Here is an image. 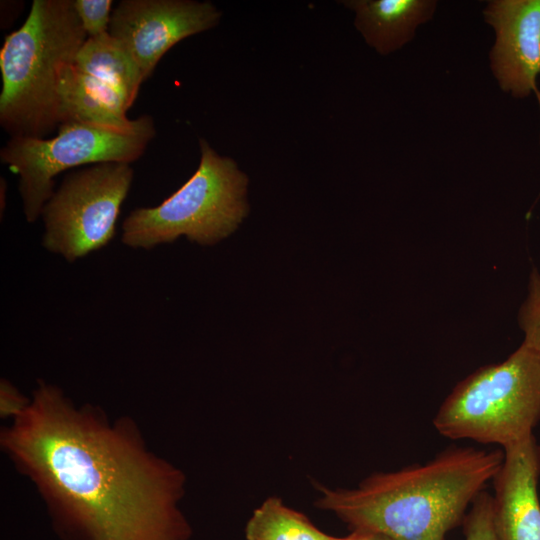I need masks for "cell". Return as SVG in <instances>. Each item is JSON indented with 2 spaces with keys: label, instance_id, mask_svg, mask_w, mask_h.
Instances as JSON below:
<instances>
[{
  "label": "cell",
  "instance_id": "4",
  "mask_svg": "<svg viewBox=\"0 0 540 540\" xmlns=\"http://www.w3.org/2000/svg\"><path fill=\"white\" fill-rule=\"evenodd\" d=\"M539 421L540 353L522 342L504 361L460 381L433 424L444 437L505 449L531 437Z\"/></svg>",
  "mask_w": 540,
  "mask_h": 540
},
{
  "label": "cell",
  "instance_id": "1",
  "mask_svg": "<svg viewBox=\"0 0 540 540\" xmlns=\"http://www.w3.org/2000/svg\"><path fill=\"white\" fill-rule=\"evenodd\" d=\"M1 445L41 492L62 540H189L184 477L150 453L131 420L110 423L39 383Z\"/></svg>",
  "mask_w": 540,
  "mask_h": 540
},
{
  "label": "cell",
  "instance_id": "8",
  "mask_svg": "<svg viewBox=\"0 0 540 540\" xmlns=\"http://www.w3.org/2000/svg\"><path fill=\"white\" fill-rule=\"evenodd\" d=\"M220 18L209 1L122 0L112 11L108 33L133 57L145 81L171 47L213 28Z\"/></svg>",
  "mask_w": 540,
  "mask_h": 540
},
{
  "label": "cell",
  "instance_id": "9",
  "mask_svg": "<svg viewBox=\"0 0 540 540\" xmlns=\"http://www.w3.org/2000/svg\"><path fill=\"white\" fill-rule=\"evenodd\" d=\"M483 15L495 33L489 58L500 89L518 99L534 92L540 108V0H492Z\"/></svg>",
  "mask_w": 540,
  "mask_h": 540
},
{
  "label": "cell",
  "instance_id": "6",
  "mask_svg": "<svg viewBox=\"0 0 540 540\" xmlns=\"http://www.w3.org/2000/svg\"><path fill=\"white\" fill-rule=\"evenodd\" d=\"M155 135L149 115L133 119L127 127L63 123L52 138H10L0 150V160L18 175L24 215L32 223L53 195L59 173L87 164H132Z\"/></svg>",
  "mask_w": 540,
  "mask_h": 540
},
{
  "label": "cell",
  "instance_id": "14",
  "mask_svg": "<svg viewBox=\"0 0 540 540\" xmlns=\"http://www.w3.org/2000/svg\"><path fill=\"white\" fill-rule=\"evenodd\" d=\"M517 319L524 334L523 343L540 353V271L536 267L530 271L526 297Z\"/></svg>",
  "mask_w": 540,
  "mask_h": 540
},
{
  "label": "cell",
  "instance_id": "13",
  "mask_svg": "<svg viewBox=\"0 0 540 540\" xmlns=\"http://www.w3.org/2000/svg\"><path fill=\"white\" fill-rule=\"evenodd\" d=\"M303 513L270 497L256 508L245 526L246 540H331Z\"/></svg>",
  "mask_w": 540,
  "mask_h": 540
},
{
  "label": "cell",
  "instance_id": "5",
  "mask_svg": "<svg viewBox=\"0 0 540 540\" xmlns=\"http://www.w3.org/2000/svg\"><path fill=\"white\" fill-rule=\"evenodd\" d=\"M200 163L192 177L155 207L130 212L122 224V242L151 249L184 235L213 245L234 232L248 212V178L236 162L220 156L200 139Z\"/></svg>",
  "mask_w": 540,
  "mask_h": 540
},
{
  "label": "cell",
  "instance_id": "3",
  "mask_svg": "<svg viewBox=\"0 0 540 540\" xmlns=\"http://www.w3.org/2000/svg\"><path fill=\"white\" fill-rule=\"evenodd\" d=\"M88 38L73 0H34L0 50V124L10 138H45L59 126L58 86Z\"/></svg>",
  "mask_w": 540,
  "mask_h": 540
},
{
  "label": "cell",
  "instance_id": "16",
  "mask_svg": "<svg viewBox=\"0 0 540 540\" xmlns=\"http://www.w3.org/2000/svg\"><path fill=\"white\" fill-rule=\"evenodd\" d=\"M73 3L88 37H98L109 32L113 1L73 0Z\"/></svg>",
  "mask_w": 540,
  "mask_h": 540
},
{
  "label": "cell",
  "instance_id": "10",
  "mask_svg": "<svg viewBox=\"0 0 540 540\" xmlns=\"http://www.w3.org/2000/svg\"><path fill=\"white\" fill-rule=\"evenodd\" d=\"M494 477V520L500 540H540V446L534 435L503 449Z\"/></svg>",
  "mask_w": 540,
  "mask_h": 540
},
{
  "label": "cell",
  "instance_id": "2",
  "mask_svg": "<svg viewBox=\"0 0 540 540\" xmlns=\"http://www.w3.org/2000/svg\"><path fill=\"white\" fill-rule=\"evenodd\" d=\"M503 458L500 450L450 448L424 464L376 473L353 489L318 486L316 505L351 531L390 540H445Z\"/></svg>",
  "mask_w": 540,
  "mask_h": 540
},
{
  "label": "cell",
  "instance_id": "11",
  "mask_svg": "<svg viewBox=\"0 0 540 540\" xmlns=\"http://www.w3.org/2000/svg\"><path fill=\"white\" fill-rule=\"evenodd\" d=\"M355 13L354 24L365 42L381 55L402 48L416 29L431 20L434 0H348L342 2Z\"/></svg>",
  "mask_w": 540,
  "mask_h": 540
},
{
  "label": "cell",
  "instance_id": "17",
  "mask_svg": "<svg viewBox=\"0 0 540 540\" xmlns=\"http://www.w3.org/2000/svg\"><path fill=\"white\" fill-rule=\"evenodd\" d=\"M1 415L2 417H15L30 402L9 381L1 380L0 384Z\"/></svg>",
  "mask_w": 540,
  "mask_h": 540
},
{
  "label": "cell",
  "instance_id": "15",
  "mask_svg": "<svg viewBox=\"0 0 540 540\" xmlns=\"http://www.w3.org/2000/svg\"><path fill=\"white\" fill-rule=\"evenodd\" d=\"M465 540H500L494 520L493 497L481 492L464 517Z\"/></svg>",
  "mask_w": 540,
  "mask_h": 540
},
{
  "label": "cell",
  "instance_id": "12",
  "mask_svg": "<svg viewBox=\"0 0 540 540\" xmlns=\"http://www.w3.org/2000/svg\"><path fill=\"white\" fill-rule=\"evenodd\" d=\"M73 66L92 88L126 111L133 105L144 81L133 57L109 33L88 37Z\"/></svg>",
  "mask_w": 540,
  "mask_h": 540
},
{
  "label": "cell",
  "instance_id": "18",
  "mask_svg": "<svg viewBox=\"0 0 540 540\" xmlns=\"http://www.w3.org/2000/svg\"><path fill=\"white\" fill-rule=\"evenodd\" d=\"M331 540H390L389 538L368 531L352 530L350 534L343 537L332 536Z\"/></svg>",
  "mask_w": 540,
  "mask_h": 540
},
{
  "label": "cell",
  "instance_id": "7",
  "mask_svg": "<svg viewBox=\"0 0 540 540\" xmlns=\"http://www.w3.org/2000/svg\"><path fill=\"white\" fill-rule=\"evenodd\" d=\"M133 176L131 164L122 162L68 173L42 209L43 247L73 262L106 246Z\"/></svg>",
  "mask_w": 540,
  "mask_h": 540
}]
</instances>
